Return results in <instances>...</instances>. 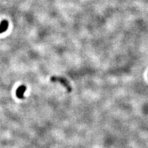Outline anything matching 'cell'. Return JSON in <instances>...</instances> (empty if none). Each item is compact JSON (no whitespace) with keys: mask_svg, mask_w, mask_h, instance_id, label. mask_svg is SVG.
<instances>
[{"mask_svg":"<svg viewBox=\"0 0 148 148\" xmlns=\"http://www.w3.org/2000/svg\"><path fill=\"white\" fill-rule=\"evenodd\" d=\"M51 81H54H54H59V82L62 83L63 86H64L65 87H66L68 92L72 91V87L70 86L68 81L67 80L66 78H64L58 77H53L51 78Z\"/></svg>","mask_w":148,"mask_h":148,"instance_id":"cell-1","label":"cell"},{"mask_svg":"<svg viewBox=\"0 0 148 148\" xmlns=\"http://www.w3.org/2000/svg\"><path fill=\"white\" fill-rule=\"evenodd\" d=\"M27 88L24 85H21L17 88V90L16 91V96L19 99H24V94Z\"/></svg>","mask_w":148,"mask_h":148,"instance_id":"cell-2","label":"cell"},{"mask_svg":"<svg viewBox=\"0 0 148 148\" xmlns=\"http://www.w3.org/2000/svg\"><path fill=\"white\" fill-rule=\"evenodd\" d=\"M9 26V23L7 20H3L0 24V33L4 32L7 30V28Z\"/></svg>","mask_w":148,"mask_h":148,"instance_id":"cell-3","label":"cell"},{"mask_svg":"<svg viewBox=\"0 0 148 148\" xmlns=\"http://www.w3.org/2000/svg\"><path fill=\"white\" fill-rule=\"evenodd\" d=\"M147 77H148V74H147Z\"/></svg>","mask_w":148,"mask_h":148,"instance_id":"cell-4","label":"cell"}]
</instances>
